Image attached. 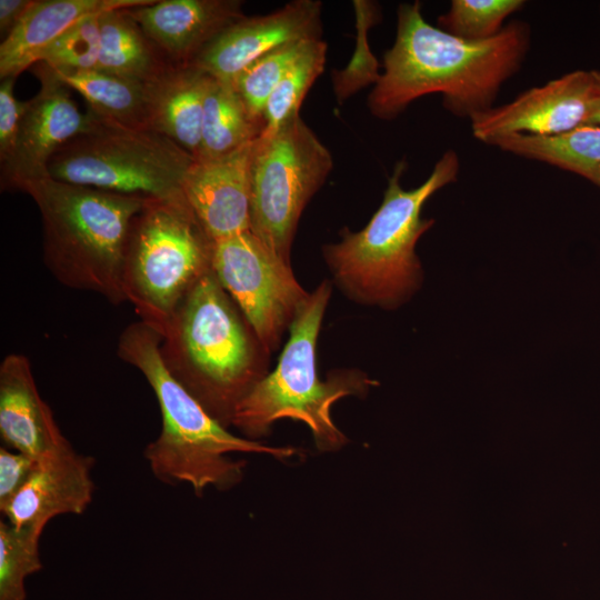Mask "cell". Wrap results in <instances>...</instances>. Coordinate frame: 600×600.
<instances>
[{
	"label": "cell",
	"instance_id": "8",
	"mask_svg": "<svg viewBox=\"0 0 600 600\" xmlns=\"http://www.w3.org/2000/svg\"><path fill=\"white\" fill-rule=\"evenodd\" d=\"M91 116L89 128L49 160L52 179L104 191L167 199L182 194L193 157L152 129H130Z\"/></svg>",
	"mask_w": 600,
	"mask_h": 600
},
{
	"label": "cell",
	"instance_id": "31",
	"mask_svg": "<svg viewBox=\"0 0 600 600\" xmlns=\"http://www.w3.org/2000/svg\"><path fill=\"white\" fill-rule=\"evenodd\" d=\"M38 460L24 453L0 449V507L9 502L34 470Z\"/></svg>",
	"mask_w": 600,
	"mask_h": 600
},
{
	"label": "cell",
	"instance_id": "9",
	"mask_svg": "<svg viewBox=\"0 0 600 600\" xmlns=\"http://www.w3.org/2000/svg\"><path fill=\"white\" fill-rule=\"evenodd\" d=\"M332 168L330 151L300 114L254 140L250 230L287 263L301 213Z\"/></svg>",
	"mask_w": 600,
	"mask_h": 600
},
{
	"label": "cell",
	"instance_id": "26",
	"mask_svg": "<svg viewBox=\"0 0 600 600\" xmlns=\"http://www.w3.org/2000/svg\"><path fill=\"white\" fill-rule=\"evenodd\" d=\"M522 0H452L449 10L438 18V28L470 41L496 37L503 21L524 6Z\"/></svg>",
	"mask_w": 600,
	"mask_h": 600
},
{
	"label": "cell",
	"instance_id": "2",
	"mask_svg": "<svg viewBox=\"0 0 600 600\" xmlns=\"http://www.w3.org/2000/svg\"><path fill=\"white\" fill-rule=\"evenodd\" d=\"M160 343L161 336L139 320L123 329L117 346L119 358L142 373L160 408V433L143 451L158 480L187 483L201 497L208 487L227 490L242 480L246 463L229 453H262L278 460L298 453L293 447H272L231 433L169 372Z\"/></svg>",
	"mask_w": 600,
	"mask_h": 600
},
{
	"label": "cell",
	"instance_id": "10",
	"mask_svg": "<svg viewBox=\"0 0 600 600\" xmlns=\"http://www.w3.org/2000/svg\"><path fill=\"white\" fill-rule=\"evenodd\" d=\"M211 269L258 341L274 348L309 294L298 283L290 263L247 230L213 240Z\"/></svg>",
	"mask_w": 600,
	"mask_h": 600
},
{
	"label": "cell",
	"instance_id": "19",
	"mask_svg": "<svg viewBox=\"0 0 600 600\" xmlns=\"http://www.w3.org/2000/svg\"><path fill=\"white\" fill-rule=\"evenodd\" d=\"M210 74L194 63L172 66L150 82V127L198 159Z\"/></svg>",
	"mask_w": 600,
	"mask_h": 600
},
{
	"label": "cell",
	"instance_id": "7",
	"mask_svg": "<svg viewBox=\"0 0 600 600\" xmlns=\"http://www.w3.org/2000/svg\"><path fill=\"white\" fill-rule=\"evenodd\" d=\"M213 240L183 193L146 200L130 227L122 288L140 321L163 336L191 288L211 269Z\"/></svg>",
	"mask_w": 600,
	"mask_h": 600
},
{
	"label": "cell",
	"instance_id": "20",
	"mask_svg": "<svg viewBox=\"0 0 600 600\" xmlns=\"http://www.w3.org/2000/svg\"><path fill=\"white\" fill-rule=\"evenodd\" d=\"M100 53L96 70L151 82L172 66L130 16L128 8L106 11L99 17Z\"/></svg>",
	"mask_w": 600,
	"mask_h": 600
},
{
	"label": "cell",
	"instance_id": "28",
	"mask_svg": "<svg viewBox=\"0 0 600 600\" xmlns=\"http://www.w3.org/2000/svg\"><path fill=\"white\" fill-rule=\"evenodd\" d=\"M353 8L357 17V48L344 70L332 72L333 91L339 103H342L358 90L376 84L379 62L368 44V30L379 21V6L372 1L356 0Z\"/></svg>",
	"mask_w": 600,
	"mask_h": 600
},
{
	"label": "cell",
	"instance_id": "29",
	"mask_svg": "<svg viewBox=\"0 0 600 600\" xmlns=\"http://www.w3.org/2000/svg\"><path fill=\"white\" fill-rule=\"evenodd\" d=\"M99 14H91L62 33L41 54L56 71L96 70L100 53Z\"/></svg>",
	"mask_w": 600,
	"mask_h": 600
},
{
	"label": "cell",
	"instance_id": "12",
	"mask_svg": "<svg viewBox=\"0 0 600 600\" xmlns=\"http://www.w3.org/2000/svg\"><path fill=\"white\" fill-rule=\"evenodd\" d=\"M593 96V71H573L474 114L470 119L472 134L493 144L512 134L562 133L588 123Z\"/></svg>",
	"mask_w": 600,
	"mask_h": 600
},
{
	"label": "cell",
	"instance_id": "11",
	"mask_svg": "<svg viewBox=\"0 0 600 600\" xmlns=\"http://www.w3.org/2000/svg\"><path fill=\"white\" fill-rule=\"evenodd\" d=\"M40 81L38 93L27 102L16 146L10 159L1 166V184L19 189L29 180L49 177L51 157L91 123L87 111L81 113L68 87L44 62L33 66Z\"/></svg>",
	"mask_w": 600,
	"mask_h": 600
},
{
	"label": "cell",
	"instance_id": "17",
	"mask_svg": "<svg viewBox=\"0 0 600 600\" xmlns=\"http://www.w3.org/2000/svg\"><path fill=\"white\" fill-rule=\"evenodd\" d=\"M0 436L11 450L37 460L70 446L21 353L7 354L0 364Z\"/></svg>",
	"mask_w": 600,
	"mask_h": 600
},
{
	"label": "cell",
	"instance_id": "21",
	"mask_svg": "<svg viewBox=\"0 0 600 600\" xmlns=\"http://www.w3.org/2000/svg\"><path fill=\"white\" fill-rule=\"evenodd\" d=\"M56 73L71 90L80 93L88 110L103 121L130 129H151L150 82L99 70Z\"/></svg>",
	"mask_w": 600,
	"mask_h": 600
},
{
	"label": "cell",
	"instance_id": "22",
	"mask_svg": "<svg viewBox=\"0 0 600 600\" xmlns=\"http://www.w3.org/2000/svg\"><path fill=\"white\" fill-rule=\"evenodd\" d=\"M263 129L264 122L252 116L234 86L210 76L198 159L226 156L254 141Z\"/></svg>",
	"mask_w": 600,
	"mask_h": 600
},
{
	"label": "cell",
	"instance_id": "30",
	"mask_svg": "<svg viewBox=\"0 0 600 600\" xmlns=\"http://www.w3.org/2000/svg\"><path fill=\"white\" fill-rule=\"evenodd\" d=\"M16 78H6L0 84V162L11 157L27 102L19 101L13 92Z\"/></svg>",
	"mask_w": 600,
	"mask_h": 600
},
{
	"label": "cell",
	"instance_id": "23",
	"mask_svg": "<svg viewBox=\"0 0 600 600\" xmlns=\"http://www.w3.org/2000/svg\"><path fill=\"white\" fill-rule=\"evenodd\" d=\"M492 146L542 161L600 184V126L582 124L553 136L512 134Z\"/></svg>",
	"mask_w": 600,
	"mask_h": 600
},
{
	"label": "cell",
	"instance_id": "6",
	"mask_svg": "<svg viewBox=\"0 0 600 600\" xmlns=\"http://www.w3.org/2000/svg\"><path fill=\"white\" fill-rule=\"evenodd\" d=\"M331 287L322 282L308 294L290 324V336L272 372L257 381L237 404L231 426L246 438L266 436L283 418L304 422L319 451L342 448L346 436L333 423L332 404L350 394H361L372 381L361 373H334L321 381L317 369V342Z\"/></svg>",
	"mask_w": 600,
	"mask_h": 600
},
{
	"label": "cell",
	"instance_id": "1",
	"mask_svg": "<svg viewBox=\"0 0 600 600\" xmlns=\"http://www.w3.org/2000/svg\"><path fill=\"white\" fill-rule=\"evenodd\" d=\"M530 39L529 24L513 21L491 39L464 40L426 21L419 1L401 3L394 42L368 96L369 111L392 120L416 99L440 93L448 111L471 119L492 108L501 86L521 67Z\"/></svg>",
	"mask_w": 600,
	"mask_h": 600
},
{
	"label": "cell",
	"instance_id": "16",
	"mask_svg": "<svg viewBox=\"0 0 600 600\" xmlns=\"http://www.w3.org/2000/svg\"><path fill=\"white\" fill-rule=\"evenodd\" d=\"M239 0H153L130 16L172 64L192 63L224 29L242 19Z\"/></svg>",
	"mask_w": 600,
	"mask_h": 600
},
{
	"label": "cell",
	"instance_id": "13",
	"mask_svg": "<svg viewBox=\"0 0 600 600\" xmlns=\"http://www.w3.org/2000/svg\"><path fill=\"white\" fill-rule=\"evenodd\" d=\"M321 9L319 0H294L268 14L246 16L216 37L192 63L232 82L251 62L280 46L321 39Z\"/></svg>",
	"mask_w": 600,
	"mask_h": 600
},
{
	"label": "cell",
	"instance_id": "5",
	"mask_svg": "<svg viewBox=\"0 0 600 600\" xmlns=\"http://www.w3.org/2000/svg\"><path fill=\"white\" fill-rule=\"evenodd\" d=\"M253 338L213 271L182 299L163 336L169 372L224 427L259 381Z\"/></svg>",
	"mask_w": 600,
	"mask_h": 600
},
{
	"label": "cell",
	"instance_id": "25",
	"mask_svg": "<svg viewBox=\"0 0 600 600\" xmlns=\"http://www.w3.org/2000/svg\"><path fill=\"white\" fill-rule=\"evenodd\" d=\"M43 527L0 521V600H26V579L42 569Z\"/></svg>",
	"mask_w": 600,
	"mask_h": 600
},
{
	"label": "cell",
	"instance_id": "18",
	"mask_svg": "<svg viewBox=\"0 0 600 600\" xmlns=\"http://www.w3.org/2000/svg\"><path fill=\"white\" fill-rule=\"evenodd\" d=\"M153 0H34L17 28L0 44V78H17L40 61L43 51L81 19Z\"/></svg>",
	"mask_w": 600,
	"mask_h": 600
},
{
	"label": "cell",
	"instance_id": "3",
	"mask_svg": "<svg viewBox=\"0 0 600 600\" xmlns=\"http://www.w3.org/2000/svg\"><path fill=\"white\" fill-rule=\"evenodd\" d=\"M399 161L388 179L382 202L357 232L347 228L340 241L323 247V257L336 282L352 299L381 308H397L420 287L422 269L416 252L421 236L434 223L422 208L438 190L457 180L460 162L448 150L419 187L406 190Z\"/></svg>",
	"mask_w": 600,
	"mask_h": 600
},
{
	"label": "cell",
	"instance_id": "24",
	"mask_svg": "<svg viewBox=\"0 0 600 600\" xmlns=\"http://www.w3.org/2000/svg\"><path fill=\"white\" fill-rule=\"evenodd\" d=\"M327 61V43L322 39L307 41L268 99L263 120L266 131H273L300 114L301 103Z\"/></svg>",
	"mask_w": 600,
	"mask_h": 600
},
{
	"label": "cell",
	"instance_id": "15",
	"mask_svg": "<svg viewBox=\"0 0 600 600\" xmlns=\"http://www.w3.org/2000/svg\"><path fill=\"white\" fill-rule=\"evenodd\" d=\"M93 459L68 446L38 460L29 479L0 507L4 520L16 527L39 526L63 514H82L92 501Z\"/></svg>",
	"mask_w": 600,
	"mask_h": 600
},
{
	"label": "cell",
	"instance_id": "33",
	"mask_svg": "<svg viewBox=\"0 0 600 600\" xmlns=\"http://www.w3.org/2000/svg\"><path fill=\"white\" fill-rule=\"evenodd\" d=\"M594 96L588 123L600 126V71H593Z\"/></svg>",
	"mask_w": 600,
	"mask_h": 600
},
{
	"label": "cell",
	"instance_id": "34",
	"mask_svg": "<svg viewBox=\"0 0 600 600\" xmlns=\"http://www.w3.org/2000/svg\"><path fill=\"white\" fill-rule=\"evenodd\" d=\"M598 187H600V184Z\"/></svg>",
	"mask_w": 600,
	"mask_h": 600
},
{
	"label": "cell",
	"instance_id": "4",
	"mask_svg": "<svg viewBox=\"0 0 600 600\" xmlns=\"http://www.w3.org/2000/svg\"><path fill=\"white\" fill-rule=\"evenodd\" d=\"M19 190L36 202L42 221L43 261L64 287L127 302L122 268L134 216L149 198L121 194L43 177Z\"/></svg>",
	"mask_w": 600,
	"mask_h": 600
},
{
	"label": "cell",
	"instance_id": "32",
	"mask_svg": "<svg viewBox=\"0 0 600 600\" xmlns=\"http://www.w3.org/2000/svg\"><path fill=\"white\" fill-rule=\"evenodd\" d=\"M33 3L34 0H0V32L4 38L17 28Z\"/></svg>",
	"mask_w": 600,
	"mask_h": 600
},
{
	"label": "cell",
	"instance_id": "14",
	"mask_svg": "<svg viewBox=\"0 0 600 600\" xmlns=\"http://www.w3.org/2000/svg\"><path fill=\"white\" fill-rule=\"evenodd\" d=\"M253 143L194 160L184 177L182 193L212 240L250 230Z\"/></svg>",
	"mask_w": 600,
	"mask_h": 600
},
{
	"label": "cell",
	"instance_id": "27",
	"mask_svg": "<svg viewBox=\"0 0 600 600\" xmlns=\"http://www.w3.org/2000/svg\"><path fill=\"white\" fill-rule=\"evenodd\" d=\"M307 41L289 42L269 51L246 67L231 82L253 117L264 122L269 97Z\"/></svg>",
	"mask_w": 600,
	"mask_h": 600
}]
</instances>
